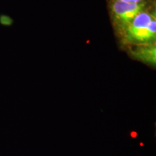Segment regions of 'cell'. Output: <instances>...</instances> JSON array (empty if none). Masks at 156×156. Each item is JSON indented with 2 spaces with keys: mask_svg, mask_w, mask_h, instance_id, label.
<instances>
[{
  "mask_svg": "<svg viewBox=\"0 0 156 156\" xmlns=\"http://www.w3.org/2000/svg\"><path fill=\"white\" fill-rule=\"evenodd\" d=\"M12 23H13L12 20L9 16H7V15H0V23H1L2 25H7V26H9V25H11L12 24Z\"/></svg>",
  "mask_w": 156,
  "mask_h": 156,
  "instance_id": "cell-4",
  "label": "cell"
},
{
  "mask_svg": "<svg viewBox=\"0 0 156 156\" xmlns=\"http://www.w3.org/2000/svg\"><path fill=\"white\" fill-rule=\"evenodd\" d=\"M132 56L140 61L155 65L156 62V48L155 46H141L132 52Z\"/></svg>",
  "mask_w": 156,
  "mask_h": 156,
  "instance_id": "cell-3",
  "label": "cell"
},
{
  "mask_svg": "<svg viewBox=\"0 0 156 156\" xmlns=\"http://www.w3.org/2000/svg\"><path fill=\"white\" fill-rule=\"evenodd\" d=\"M111 11L114 21L125 29L138 14L144 10L145 2H126L120 0H112Z\"/></svg>",
  "mask_w": 156,
  "mask_h": 156,
  "instance_id": "cell-2",
  "label": "cell"
},
{
  "mask_svg": "<svg viewBox=\"0 0 156 156\" xmlns=\"http://www.w3.org/2000/svg\"><path fill=\"white\" fill-rule=\"evenodd\" d=\"M131 136H132V137H136V132H132V133L131 134Z\"/></svg>",
  "mask_w": 156,
  "mask_h": 156,
  "instance_id": "cell-6",
  "label": "cell"
},
{
  "mask_svg": "<svg viewBox=\"0 0 156 156\" xmlns=\"http://www.w3.org/2000/svg\"><path fill=\"white\" fill-rule=\"evenodd\" d=\"M120 1L126 2H132V3H139L144 2V0H120Z\"/></svg>",
  "mask_w": 156,
  "mask_h": 156,
  "instance_id": "cell-5",
  "label": "cell"
},
{
  "mask_svg": "<svg viewBox=\"0 0 156 156\" xmlns=\"http://www.w3.org/2000/svg\"><path fill=\"white\" fill-rule=\"evenodd\" d=\"M125 30V39L129 43L146 44L156 38L155 14L142 11L134 17Z\"/></svg>",
  "mask_w": 156,
  "mask_h": 156,
  "instance_id": "cell-1",
  "label": "cell"
}]
</instances>
